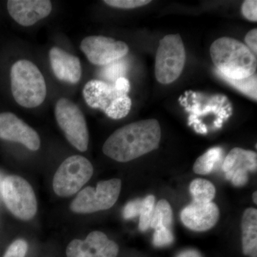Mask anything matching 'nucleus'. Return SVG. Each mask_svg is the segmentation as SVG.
<instances>
[{
    "instance_id": "1",
    "label": "nucleus",
    "mask_w": 257,
    "mask_h": 257,
    "mask_svg": "<svg viewBox=\"0 0 257 257\" xmlns=\"http://www.w3.org/2000/svg\"><path fill=\"white\" fill-rule=\"evenodd\" d=\"M161 137L157 119L141 120L116 130L104 143L103 152L117 162H130L158 148Z\"/></svg>"
},
{
    "instance_id": "2",
    "label": "nucleus",
    "mask_w": 257,
    "mask_h": 257,
    "mask_svg": "<svg viewBox=\"0 0 257 257\" xmlns=\"http://www.w3.org/2000/svg\"><path fill=\"white\" fill-rule=\"evenodd\" d=\"M210 55L218 75L239 79L256 73V55L236 39L227 37L217 39L211 45Z\"/></svg>"
},
{
    "instance_id": "3",
    "label": "nucleus",
    "mask_w": 257,
    "mask_h": 257,
    "mask_svg": "<svg viewBox=\"0 0 257 257\" xmlns=\"http://www.w3.org/2000/svg\"><path fill=\"white\" fill-rule=\"evenodd\" d=\"M130 89V82L125 77L116 79L114 84L92 79L84 85L83 96L90 107L101 109L111 119H120L131 109Z\"/></svg>"
},
{
    "instance_id": "4",
    "label": "nucleus",
    "mask_w": 257,
    "mask_h": 257,
    "mask_svg": "<svg viewBox=\"0 0 257 257\" xmlns=\"http://www.w3.org/2000/svg\"><path fill=\"white\" fill-rule=\"evenodd\" d=\"M13 97L25 108H35L45 101L47 95L45 79L38 67L27 60H19L10 72Z\"/></svg>"
},
{
    "instance_id": "5",
    "label": "nucleus",
    "mask_w": 257,
    "mask_h": 257,
    "mask_svg": "<svg viewBox=\"0 0 257 257\" xmlns=\"http://www.w3.org/2000/svg\"><path fill=\"white\" fill-rule=\"evenodd\" d=\"M186 52L182 37L166 35L160 41L155 60V77L161 84L175 82L183 71Z\"/></svg>"
},
{
    "instance_id": "6",
    "label": "nucleus",
    "mask_w": 257,
    "mask_h": 257,
    "mask_svg": "<svg viewBox=\"0 0 257 257\" xmlns=\"http://www.w3.org/2000/svg\"><path fill=\"white\" fill-rule=\"evenodd\" d=\"M0 189L7 207L16 217L28 221L36 214L35 192L25 179L18 176H8L2 182Z\"/></svg>"
},
{
    "instance_id": "7",
    "label": "nucleus",
    "mask_w": 257,
    "mask_h": 257,
    "mask_svg": "<svg viewBox=\"0 0 257 257\" xmlns=\"http://www.w3.org/2000/svg\"><path fill=\"white\" fill-rule=\"evenodd\" d=\"M93 172L92 164L85 157H69L61 164L54 176V191L60 197L73 195L91 179Z\"/></svg>"
},
{
    "instance_id": "8",
    "label": "nucleus",
    "mask_w": 257,
    "mask_h": 257,
    "mask_svg": "<svg viewBox=\"0 0 257 257\" xmlns=\"http://www.w3.org/2000/svg\"><path fill=\"white\" fill-rule=\"evenodd\" d=\"M55 113L57 124L69 143L79 151H87L89 132L85 117L78 106L67 98H61L56 104Z\"/></svg>"
},
{
    "instance_id": "9",
    "label": "nucleus",
    "mask_w": 257,
    "mask_h": 257,
    "mask_svg": "<svg viewBox=\"0 0 257 257\" xmlns=\"http://www.w3.org/2000/svg\"><path fill=\"white\" fill-rule=\"evenodd\" d=\"M121 188V182L119 179L99 182L96 189L86 187L72 201L71 210L87 214L109 209L117 201Z\"/></svg>"
},
{
    "instance_id": "10",
    "label": "nucleus",
    "mask_w": 257,
    "mask_h": 257,
    "mask_svg": "<svg viewBox=\"0 0 257 257\" xmlns=\"http://www.w3.org/2000/svg\"><path fill=\"white\" fill-rule=\"evenodd\" d=\"M80 49L88 60L97 66H106L121 60L128 52L125 42L104 36L85 37L81 42Z\"/></svg>"
},
{
    "instance_id": "11",
    "label": "nucleus",
    "mask_w": 257,
    "mask_h": 257,
    "mask_svg": "<svg viewBox=\"0 0 257 257\" xmlns=\"http://www.w3.org/2000/svg\"><path fill=\"white\" fill-rule=\"evenodd\" d=\"M119 246L99 231L89 234L85 240L74 239L66 250L67 257H116Z\"/></svg>"
},
{
    "instance_id": "12",
    "label": "nucleus",
    "mask_w": 257,
    "mask_h": 257,
    "mask_svg": "<svg viewBox=\"0 0 257 257\" xmlns=\"http://www.w3.org/2000/svg\"><path fill=\"white\" fill-rule=\"evenodd\" d=\"M0 138L22 144L32 151L40 149V136L34 128L11 112L0 113Z\"/></svg>"
},
{
    "instance_id": "13",
    "label": "nucleus",
    "mask_w": 257,
    "mask_h": 257,
    "mask_svg": "<svg viewBox=\"0 0 257 257\" xmlns=\"http://www.w3.org/2000/svg\"><path fill=\"white\" fill-rule=\"evenodd\" d=\"M8 10L15 22L29 27L49 16L52 5L49 0H9Z\"/></svg>"
},
{
    "instance_id": "14",
    "label": "nucleus",
    "mask_w": 257,
    "mask_h": 257,
    "mask_svg": "<svg viewBox=\"0 0 257 257\" xmlns=\"http://www.w3.org/2000/svg\"><path fill=\"white\" fill-rule=\"evenodd\" d=\"M219 218V208L213 202H193L181 212V220L189 229L204 231L211 229Z\"/></svg>"
},
{
    "instance_id": "15",
    "label": "nucleus",
    "mask_w": 257,
    "mask_h": 257,
    "mask_svg": "<svg viewBox=\"0 0 257 257\" xmlns=\"http://www.w3.org/2000/svg\"><path fill=\"white\" fill-rule=\"evenodd\" d=\"M51 67L57 79L76 84L82 77V65L78 57L59 48L52 47L49 52Z\"/></svg>"
},
{
    "instance_id": "16",
    "label": "nucleus",
    "mask_w": 257,
    "mask_h": 257,
    "mask_svg": "<svg viewBox=\"0 0 257 257\" xmlns=\"http://www.w3.org/2000/svg\"><path fill=\"white\" fill-rule=\"evenodd\" d=\"M257 168V155L251 150L236 147L232 149L224 159L222 170L226 179H230L236 173H246L256 172Z\"/></svg>"
},
{
    "instance_id": "17",
    "label": "nucleus",
    "mask_w": 257,
    "mask_h": 257,
    "mask_svg": "<svg viewBox=\"0 0 257 257\" xmlns=\"http://www.w3.org/2000/svg\"><path fill=\"white\" fill-rule=\"evenodd\" d=\"M241 229L243 253L248 257H257L256 209L248 208L243 212Z\"/></svg>"
},
{
    "instance_id": "18",
    "label": "nucleus",
    "mask_w": 257,
    "mask_h": 257,
    "mask_svg": "<svg viewBox=\"0 0 257 257\" xmlns=\"http://www.w3.org/2000/svg\"><path fill=\"white\" fill-rule=\"evenodd\" d=\"M222 159V149L213 147L196 160L193 170L198 175H208L221 163Z\"/></svg>"
},
{
    "instance_id": "19",
    "label": "nucleus",
    "mask_w": 257,
    "mask_h": 257,
    "mask_svg": "<svg viewBox=\"0 0 257 257\" xmlns=\"http://www.w3.org/2000/svg\"><path fill=\"white\" fill-rule=\"evenodd\" d=\"M189 190L194 202L209 203L215 197V187L206 179H194L191 182Z\"/></svg>"
},
{
    "instance_id": "20",
    "label": "nucleus",
    "mask_w": 257,
    "mask_h": 257,
    "mask_svg": "<svg viewBox=\"0 0 257 257\" xmlns=\"http://www.w3.org/2000/svg\"><path fill=\"white\" fill-rule=\"evenodd\" d=\"M173 221V212L170 203L165 199H161L154 208L150 227L153 229L165 226L170 229Z\"/></svg>"
},
{
    "instance_id": "21",
    "label": "nucleus",
    "mask_w": 257,
    "mask_h": 257,
    "mask_svg": "<svg viewBox=\"0 0 257 257\" xmlns=\"http://www.w3.org/2000/svg\"><path fill=\"white\" fill-rule=\"evenodd\" d=\"M225 82L236 88L239 92L243 93L245 95L256 101L257 99V76L256 74H253L251 77L246 78L232 79H228L222 76L219 75Z\"/></svg>"
},
{
    "instance_id": "22",
    "label": "nucleus",
    "mask_w": 257,
    "mask_h": 257,
    "mask_svg": "<svg viewBox=\"0 0 257 257\" xmlns=\"http://www.w3.org/2000/svg\"><path fill=\"white\" fill-rule=\"evenodd\" d=\"M155 206V197L149 195L143 199L142 202L141 210L140 214L139 228L142 231H147L150 227L152 213Z\"/></svg>"
},
{
    "instance_id": "23",
    "label": "nucleus",
    "mask_w": 257,
    "mask_h": 257,
    "mask_svg": "<svg viewBox=\"0 0 257 257\" xmlns=\"http://www.w3.org/2000/svg\"><path fill=\"white\" fill-rule=\"evenodd\" d=\"M119 60L108 64L102 70V76L109 80L116 82V79L124 77L126 73V66L123 62Z\"/></svg>"
},
{
    "instance_id": "24",
    "label": "nucleus",
    "mask_w": 257,
    "mask_h": 257,
    "mask_svg": "<svg viewBox=\"0 0 257 257\" xmlns=\"http://www.w3.org/2000/svg\"><path fill=\"white\" fill-rule=\"evenodd\" d=\"M174 240H175L174 235L169 228L161 226L155 229L153 243L157 247L169 246L171 243H173Z\"/></svg>"
},
{
    "instance_id": "25",
    "label": "nucleus",
    "mask_w": 257,
    "mask_h": 257,
    "mask_svg": "<svg viewBox=\"0 0 257 257\" xmlns=\"http://www.w3.org/2000/svg\"><path fill=\"white\" fill-rule=\"evenodd\" d=\"M104 3L112 8L119 9H135L145 6L151 3L150 0H105Z\"/></svg>"
},
{
    "instance_id": "26",
    "label": "nucleus",
    "mask_w": 257,
    "mask_h": 257,
    "mask_svg": "<svg viewBox=\"0 0 257 257\" xmlns=\"http://www.w3.org/2000/svg\"><path fill=\"white\" fill-rule=\"evenodd\" d=\"M28 244L25 240L18 239L11 243L3 257H25Z\"/></svg>"
},
{
    "instance_id": "27",
    "label": "nucleus",
    "mask_w": 257,
    "mask_h": 257,
    "mask_svg": "<svg viewBox=\"0 0 257 257\" xmlns=\"http://www.w3.org/2000/svg\"><path fill=\"white\" fill-rule=\"evenodd\" d=\"M241 13L246 20L251 22H257L256 0H246L241 6Z\"/></svg>"
},
{
    "instance_id": "28",
    "label": "nucleus",
    "mask_w": 257,
    "mask_h": 257,
    "mask_svg": "<svg viewBox=\"0 0 257 257\" xmlns=\"http://www.w3.org/2000/svg\"><path fill=\"white\" fill-rule=\"evenodd\" d=\"M142 202H143V200L140 199H135V200L128 202L123 210V216L124 219H132V218L140 215Z\"/></svg>"
},
{
    "instance_id": "29",
    "label": "nucleus",
    "mask_w": 257,
    "mask_h": 257,
    "mask_svg": "<svg viewBox=\"0 0 257 257\" xmlns=\"http://www.w3.org/2000/svg\"><path fill=\"white\" fill-rule=\"evenodd\" d=\"M245 43L246 46L249 49L251 52L256 55L257 54V29H253L250 30L245 36Z\"/></svg>"
},
{
    "instance_id": "30",
    "label": "nucleus",
    "mask_w": 257,
    "mask_h": 257,
    "mask_svg": "<svg viewBox=\"0 0 257 257\" xmlns=\"http://www.w3.org/2000/svg\"><path fill=\"white\" fill-rule=\"evenodd\" d=\"M177 257H202V255L197 250L188 249L182 251Z\"/></svg>"
},
{
    "instance_id": "31",
    "label": "nucleus",
    "mask_w": 257,
    "mask_h": 257,
    "mask_svg": "<svg viewBox=\"0 0 257 257\" xmlns=\"http://www.w3.org/2000/svg\"><path fill=\"white\" fill-rule=\"evenodd\" d=\"M252 197H253V202H254L255 204H256V203H257V193H256V192H254L253 193Z\"/></svg>"
}]
</instances>
